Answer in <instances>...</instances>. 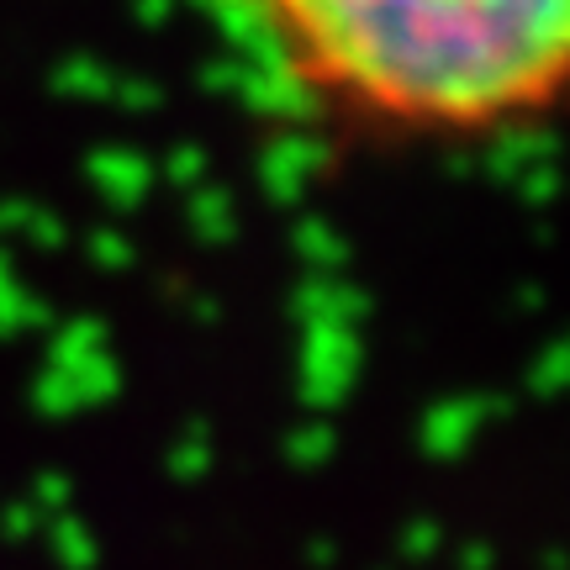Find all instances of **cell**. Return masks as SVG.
<instances>
[{"label":"cell","mask_w":570,"mask_h":570,"mask_svg":"<svg viewBox=\"0 0 570 570\" xmlns=\"http://www.w3.org/2000/svg\"><path fill=\"white\" fill-rule=\"evenodd\" d=\"M275 90L370 154L470 148L570 106V0H233Z\"/></svg>","instance_id":"6da1fadb"}]
</instances>
